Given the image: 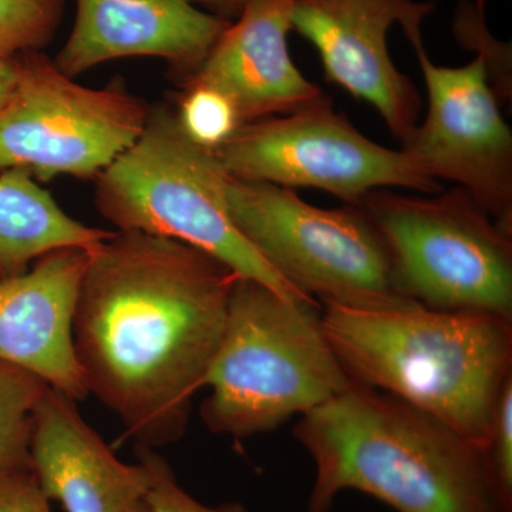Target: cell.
<instances>
[{
    "label": "cell",
    "mask_w": 512,
    "mask_h": 512,
    "mask_svg": "<svg viewBox=\"0 0 512 512\" xmlns=\"http://www.w3.org/2000/svg\"><path fill=\"white\" fill-rule=\"evenodd\" d=\"M322 323L353 382L399 397L487 450L512 376V319L412 301L322 306Z\"/></svg>",
    "instance_id": "3"
},
{
    "label": "cell",
    "mask_w": 512,
    "mask_h": 512,
    "mask_svg": "<svg viewBox=\"0 0 512 512\" xmlns=\"http://www.w3.org/2000/svg\"><path fill=\"white\" fill-rule=\"evenodd\" d=\"M225 180L217 156L185 136L174 107L157 104L136 143L94 178V204L119 231L184 242L285 298L315 301L279 275L235 227Z\"/></svg>",
    "instance_id": "5"
},
{
    "label": "cell",
    "mask_w": 512,
    "mask_h": 512,
    "mask_svg": "<svg viewBox=\"0 0 512 512\" xmlns=\"http://www.w3.org/2000/svg\"><path fill=\"white\" fill-rule=\"evenodd\" d=\"M49 384L0 360V477L30 470V437L35 410Z\"/></svg>",
    "instance_id": "17"
},
{
    "label": "cell",
    "mask_w": 512,
    "mask_h": 512,
    "mask_svg": "<svg viewBox=\"0 0 512 512\" xmlns=\"http://www.w3.org/2000/svg\"><path fill=\"white\" fill-rule=\"evenodd\" d=\"M293 3L247 0L188 82L211 84L227 94L242 124L291 114L322 97L325 93L303 76L289 52Z\"/></svg>",
    "instance_id": "15"
},
{
    "label": "cell",
    "mask_w": 512,
    "mask_h": 512,
    "mask_svg": "<svg viewBox=\"0 0 512 512\" xmlns=\"http://www.w3.org/2000/svg\"><path fill=\"white\" fill-rule=\"evenodd\" d=\"M293 436L315 464L309 512H332L343 491L397 512H508L484 448L393 394L353 383Z\"/></svg>",
    "instance_id": "2"
},
{
    "label": "cell",
    "mask_w": 512,
    "mask_h": 512,
    "mask_svg": "<svg viewBox=\"0 0 512 512\" xmlns=\"http://www.w3.org/2000/svg\"><path fill=\"white\" fill-rule=\"evenodd\" d=\"M19 63L18 57L0 56V109L12 96L16 82H18Z\"/></svg>",
    "instance_id": "25"
},
{
    "label": "cell",
    "mask_w": 512,
    "mask_h": 512,
    "mask_svg": "<svg viewBox=\"0 0 512 512\" xmlns=\"http://www.w3.org/2000/svg\"><path fill=\"white\" fill-rule=\"evenodd\" d=\"M426 83L429 107L400 146L433 180L470 192L512 234V133L480 57L464 66L431 62L423 37L410 40Z\"/></svg>",
    "instance_id": "10"
},
{
    "label": "cell",
    "mask_w": 512,
    "mask_h": 512,
    "mask_svg": "<svg viewBox=\"0 0 512 512\" xmlns=\"http://www.w3.org/2000/svg\"><path fill=\"white\" fill-rule=\"evenodd\" d=\"M18 57V82L0 109V173L22 168L35 180H94L136 143L147 107L120 80L90 89L46 53Z\"/></svg>",
    "instance_id": "8"
},
{
    "label": "cell",
    "mask_w": 512,
    "mask_h": 512,
    "mask_svg": "<svg viewBox=\"0 0 512 512\" xmlns=\"http://www.w3.org/2000/svg\"><path fill=\"white\" fill-rule=\"evenodd\" d=\"M89 249L60 248L0 281V360L74 402L89 396L73 342V318Z\"/></svg>",
    "instance_id": "13"
},
{
    "label": "cell",
    "mask_w": 512,
    "mask_h": 512,
    "mask_svg": "<svg viewBox=\"0 0 512 512\" xmlns=\"http://www.w3.org/2000/svg\"><path fill=\"white\" fill-rule=\"evenodd\" d=\"M224 195L229 217L249 244L320 305L379 308L412 302L397 285L382 235L357 205L325 210L292 188L228 174Z\"/></svg>",
    "instance_id": "7"
},
{
    "label": "cell",
    "mask_w": 512,
    "mask_h": 512,
    "mask_svg": "<svg viewBox=\"0 0 512 512\" xmlns=\"http://www.w3.org/2000/svg\"><path fill=\"white\" fill-rule=\"evenodd\" d=\"M434 8L419 0H295L292 30L315 47L326 80L370 104L403 146L419 124L423 100L394 64L387 35L399 25L409 42L421 37Z\"/></svg>",
    "instance_id": "11"
},
{
    "label": "cell",
    "mask_w": 512,
    "mask_h": 512,
    "mask_svg": "<svg viewBox=\"0 0 512 512\" xmlns=\"http://www.w3.org/2000/svg\"><path fill=\"white\" fill-rule=\"evenodd\" d=\"M114 234L74 220L22 168L0 173V281L60 248L92 249Z\"/></svg>",
    "instance_id": "16"
},
{
    "label": "cell",
    "mask_w": 512,
    "mask_h": 512,
    "mask_svg": "<svg viewBox=\"0 0 512 512\" xmlns=\"http://www.w3.org/2000/svg\"><path fill=\"white\" fill-rule=\"evenodd\" d=\"M190 2L218 18L234 22L241 15L247 0H190Z\"/></svg>",
    "instance_id": "24"
},
{
    "label": "cell",
    "mask_w": 512,
    "mask_h": 512,
    "mask_svg": "<svg viewBox=\"0 0 512 512\" xmlns=\"http://www.w3.org/2000/svg\"><path fill=\"white\" fill-rule=\"evenodd\" d=\"M485 453L498 497L505 510L512 512V376L505 382L495 407Z\"/></svg>",
    "instance_id": "22"
},
{
    "label": "cell",
    "mask_w": 512,
    "mask_h": 512,
    "mask_svg": "<svg viewBox=\"0 0 512 512\" xmlns=\"http://www.w3.org/2000/svg\"><path fill=\"white\" fill-rule=\"evenodd\" d=\"M137 460L147 467L150 473L148 508L150 512H248L242 505L225 504L220 507H207L185 493L174 478L167 461L151 447L136 446Z\"/></svg>",
    "instance_id": "21"
},
{
    "label": "cell",
    "mask_w": 512,
    "mask_h": 512,
    "mask_svg": "<svg viewBox=\"0 0 512 512\" xmlns=\"http://www.w3.org/2000/svg\"><path fill=\"white\" fill-rule=\"evenodd\" d=\"M322 323V305L293 301L249 278L229 296L227 323L204 387L201 419L247 439L278 429L352 386Z\"/></svg>",
    "instance_id": "4"
},
{
    "label": "cell",
    "mask_w": 512,
    "mask_h": 512,
    "mask_svg": "<svg viewBox=\"0 0 512 512\" xmlns=\"http://www.w3.org/2000/svg\"><path fill=\"white\" fill-rule=\"evenodd\" d=\"M175 96V114L185 136L212 153L242 126L234 101L217 87L188 82Z\"/></svg>",
    "instance_id": "18"
},
{
    "label": "cell",
    "mask_w": 512,
    "mask_h": 512,
    "mask_svg": "<svg viewBox=\"0 0 512 512\" xmlns=\"http://www.w3.org/2000/svg\"><path fill=\"white\" fill-rule=\"evenodd\" d=\"M485 13L487 0H461L454 15L453 32L461 47L474 50L483 60L488 83L503 106L512 100L511 45L491 35Z\"/></svg>",
    "instance_id": "20"
},
{
    "label": "cell",
    "mask_w": 512,
    "mask_h": 512,
    "mask_svg": "<svg viewBox=\"0 0 512 512\" xmlns=\"http://www.w3.org/2000/svg\"><path fill=\"white\" fill-rule=\"evenodd\" d=\"M0 512H52L32 471L0 477Z\"/></svg>",
    "instance_id": "23"
},
{
    "label": "cell",
    "mask_w": 512,
    "mask_h": 512,
    "mask_svg": "<svg viewBox=\"0 0 512 512\" xmlns=\"http://www.w3.org/2000/svg\"><path fill=\"white\" fill-rule=\"evenodd\" d=\"M76 20L53 62L66 76L124 57H158L178 87L207 60L229 20L190 0H76Z\"/></svg>",
    "instance_id": "12"
},
{
    "label": "cell",
    "mask_w": 512,
    "mask_h": 512,
    "mask_svg": "<svg viewBox=\"0 0 512 512\" xmlns=\"http://www.w3.org/2000/svg\"><path fill=\"white\" fill-rule=\"evenodd\" d=\"M220 259L175 239L117 231L89 249L73 342L87 392L147 447L184 436L238 281Z\"/></svg>",
    "instance_id": "1"
},
{
    "label": "cell",
    "mask_w": 512,
    "mask_h": 512,
    "mask_svg": "<svg viewBox=\"0 0 512 512\" xmlns=\"http://www.w3.org/2000/svg\"><path fill=\"white\" fill-rule=\"evenodd\" d=\"M214 154L235 180L318 188L349 205L384 188L443 191L403 150L360 133L326 94L291 114L242 124Z\"/></svg>",
    "instance_id": "9"
},
{
    "label": "cell",
    "mask_w": 512,
    "mask_h": 512,
    "mask_svg": "<svg viewBox=\"0 0 512 512\" xmlns=\"http://www.w3.org/2000/svg\"><path fill=\"white\" fill-rule=\"evenodd\" d=\"M30 471L47 500L66 512H150V473L114 456L76 402L47 387L33 417Z\"/></svg>",
    "instance_id": "14"
},
{
    "label": "cell",
    "mask_w": 512,
    "mask_h": 512,
    "mask_svg": "<svg viewBox=\"0 0 512 512\" xmlns=\"http://www.w3.org/2000/svg\"><path fill=\"white\" fill-rule=\"evenodd\" d=\"M67 0H0V56L42 52L55 39Z\"/></svg>",
    "instance_id": "19"
},
{
    "label": "cell",
    "mask_w": 512,
    "mask_h": 512,
    "mask_svg": "<svg viewBox=\"0 0 512 512\" xmlns=\"http://www.w3.org/2000/svg\"><path fill=\"white\" fill-rule=\"evenodd\" d=\"M406 298L446 312L512 319V234L461 187L421 198L384 190L359 202Z\"/></svg>",
    "instance_id": "6"
}]
</instances>
